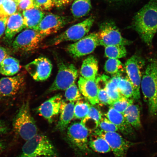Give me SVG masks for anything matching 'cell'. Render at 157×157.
Returning a JSON list of instances; mask_svg holds the SVG:
<instances>
[{"label": "cell", "mask_w": 157, "mask_h": 157, "mask_svg": "<svg viewBox=\"0 0 157 157\" xmlns=\"http://www.w3.org/2000/svg\"><path fill=\"white\" fill-rule=\"evenodd\" d=\"M100 129L105 132H116L119 130L115 124L109 121L106 117L102 118L98 125Z\"/></svg>", "instance_id": "obj_36"}, {"label": "cell", "mask_w": 157, "mask_h": 157, "mask_svg": "<svg viewBox=\"0 0 157 157\" xmlns=\"http://www.w3.org/2000/svg\"><path fill=\"white\" fill-rule=\"evenodd\" d=\"M107 2H119L124 1H126L128 0H105Z\"/></svg>", "instance_id": "obj_45"}, {"label": "cell", "mask_w": 157, "mask_h": 157, "mask_svg": "<svg viewBox=\"0 0 157 157\" xmlns=\"http://www.w3.org/2000/svg\"><path fill=\"white\" fill-rule=\"evenodd\" d=\"M44 38L38 31L27 29L20 33L13 41L12 46L16 52H29L36 50Z\"/></svg>", "instance_id": "obj_8"}, {"label": "cell", "mask_w": 157, "mask_h": 157, "mask_svg": "<svg viewBox=\"0 0 157 157\" xmlns=\"http://www.w3.org/2000/svg\"><path fill=\"white\" fill-rule=\"evenodd\" d=\"M118 88L121 95L128 99H134L135 90L132 84L128 78H120Z\"/></svg>", "instance_id": "obj_28"}, {"label": "cell", "mask_w": 157, "mask_h": 157, "mask_svg": "<svg viewBox=\"0 0 157 157\" xmlns=\"http://www.w3.org/2000/svg\"><path fill=\"white\" fill-rule=\"evenodd\" d=\"M98 63L97 59L90 56L82 63L80 73L82 77L86 79L95 80L98 75Z\"/></svg>", "instance_id": "obj_22"}, {"label": "cell", "mask_w": 157, "mask_h": 157, "mask_svg": "<svg viewBox=\"0 0 157 157\" xmlns=\"http://www.w3.org/2000/svg\"><path fill=\"white\" fill-rule=\"evenodd\" d=\"M95 21L91 16L77 24L72 25L51 41V44L56 45L67 41H77L83 38L89 32Z\"/></svg>", "instance_id": "obj_7"}, {"label": "cell", "mask_w": 157, "mask_h": 157, "mask_svg": "<svg viewBox=\"0 0 157 157\" xmlns=\"http://www.w3.org/2000/svg\"><path fill=\"white\" fill-rule=\"evenodd\" d=\"M102 115L99 109L91 105L90 107L89 113L88 115L84 119H82L81 123L84 124L86 123L93 122L97 127L100 121L102 118Z\"/></svg>", "instance_id": "obj_31"}, {"label": "cell", "mask_w": 157, "mask_h": 157, "mask_svg": "<svg viewBox=\"0 0 157 157\" xmlns=\"http://www.w3.org/2000/svg\"><path fill=\"white\" fill-rule=\"evenodd\" d=\"M98 98L99 103L102 105H110L113 102L108 95L105 88L98 89Z\"/></svg>", "instance_id": "obj_38"}, {"label": "cell", "mask_w": 157, "mask_h": 157, "mask_svg": "<svg viewBox=\"0 0 157 157\" xmlns=\"http://www.w3.org/2000/svg\"><path fill=\"white\" fill-rule=\"evenodd\" d=\"M22 15L25 28L35 30L45 16L43 11L36 7L23 11Z\"/></svg>", "instance_id": "obj_21"}, {"label": "cell", "mask_w": 157, "mask_h": 157, "mask_svg": "<svg viewBox=\"0 0 157 157\" xmlns=\"http://www.w3.org/2000/svg\"><path fill=\"white\" fill-rule=\"evenodd\" d=\"M75 105L74 102L67 103L62 100L60 108L59 119L56 127L57 130L63 131L67 128L74 117Z\"/></svg>", "instance_id": "obj_19"}, {"label": "cell", "mask_w": 157, "mask_h": 157, "mask_svg": "<svg viewBox=\"0 0 157 157\" xmlns=\"http://www.w3.org/2000/svg\"><path fill=\"white\" fill-rule=\"evenodd\" d=\"M133 103V99L123 97L117 101H113L110 107L121 113H123L129 105Z\"/></svg>", "instance_id": "obj_35"}, {"label": "cell", "mask_w": 157, "mask_h": 157, "mask_svg": "<svg viewBox=\"0 0 157 157\" xmlns=\"http://www.w3.org/2000/svg\"><path fill=\"white\" fill-rule=\"evenodd\" d=\"M35 7L41 10L48 11L55 6L54 0H34Z\"/></svg>", "instance_id": "obj_37"}, {"label": "cell", "mask_w": 157, "mask_h": 157, "mask_svg": "<svg viewBox=\"0 0 157 157\" xmlns=\"http://www.w3.org/2000/svg\"><path fill=\"white\" fill-rule=\"evenodd\" d=\"M25 70L35 81H44L50 77L52 66L49 59L40 56L25 65Z\"/></svg>", "instance_id": "obj_12"}, {"label": "cell", "mask_w": 157, "mask_h": 157, "mask_svg": "<svg viewBox=\"0 0 157 157\" xmlns=\"http://www.w3.org/2000/svg\"><path fill=\"white\" fill-rule=\"evenodd\" d=\"M67 17L49 13L45 16L36 29L44 38L56 34L68 24Z\"/></svg>", "instance_id": "obj_13"}, {"label": "cell", "mask_w": 157, "mask_h": 157, "mask_svg": "<svg viewBox=\"0 0 157 157\" xmlns=\"http://www.w3.org/2000/svg\"><path fill=\"white\" fill-rule=\"evenodd\" d=\"M141 88L149 113L157 114V59H151L147 64L143 75Z\"/></svg>", "instance_id": "obj_2"}, {"label": "cell", "mask_w": 157, "mask_h": 157, "mask_svg": "<svg viewBox=\"0 0 157 157\" xmlns=\"http://www.w3.org/2000/svg\"><path fill=\"white\" fill-rule=\"evenodd\" d=\"M25 28L23 15L17 12L10 16L8 19L5 32V38L10 40L16 35Z\"/></svg>", "instance_id": "obj_20"}, {"label": "cell", "mask_w": 157, "mask_h": 157, "mask_svg": "<svg viewBox=\"0 0 157 157\" xmlns=\"http://www.w3.org/2000/svg\"><path fill=\"white\" fill-rule=\"evenodd\" d=\"M62 101V96L58 94L41 104L37 111L49 123H52L55 117L60 113Z\"/></svg>", "instance_id": "obj_16"}, {"label": "cell", "mask_w": 157, "mask_h": 157, "mask_svg": "<svg viewBox=\"0 0 157 157\" xmlns=\"http://www.w3.org/2000/svg\"><path fill=\"white\" fill-rule=\"evenodd\" d=\"M9 131L8 127L4 121L0 120V135L6 134Z\"/></svg>", "instance_id": "obj_43"}, {"label": "cell", "mask_w": 157, "mask_h": 157, "mask_svg": "<svg viewBox=\"0 0 157 157\" xmlns=\"http://www.w3.org/2000/svg\"><path fill=\"white\" fill-rule=\"evenodd\" d=\"M67 136L74 146L82 151H88L89 130L81 123H72L68 128Z\"/></svg>", "instance_id": "obj_14"}, {"label": "cell", "mask_w": 157, "mask_h": 157, "mask_svg": "<svg viewBox=\"0 0 157 157\" xmlns=\"http://www.w3.org/2000/svg\"><path fill=\"white\" fill-rule=\"evenodd\" d=\"M123 67L122 63L118 59L109 58L106 62L104 68L107 73L117 75H121Z\"/></svg>", "instance_id": "obj_30"}, {"label": "cell", "mask_w": 157, "mask_h": 157, "mask_svg": "<svg viewBox=\"0 0 157 157\" xmlns=\"http://www.w3.org/2000/svg\"><path fill=\"white\" fill-rule=\"evenodd\" d=\"M6 148V144L3 141L0 140V155L5 150Z\"/></svg>", "instance_id": "obj_44"}, {"label": "cell", "mask_w": 157, "mask_h": 157, "mask_svg": "<svg viewBox=\"0 0 157 157\" xmlns=\"http://www.w3.org/2000/svg\"></svg>", "instance_id": "obj_48"}, {"label": "cell", "mask_w": 157, "mask_h": 157, "mask_svg": "<svg viewBox=\"0 0 157 157\" xmlns=\"http://www.w3.org/2000/svg\"><path fill=\"white\" fill-rule=\"evenodd\" d=\"M65 97L67 101L70 102H74L81 100V93L75 83L72 84L66 90Z\"/></svg>", "instance_id": "obj_34"}, {"label": "cell", "mask_w": 157, "mask_h": 157, "mask_svg": "<svg viewBox=\"0 0 157 157\" xmlns=\"http://www.w3.org/2000/svg\"><path fill=\"white\" fill-rule=\"evenodd\" d=\"M98 33H92L69 45L67 52L74 58H78L91 54L99 46Z\"/></svg>", "instance_id": "obj_11"}, {"label": "cell", "mask_w": 157, "mask_h": 157, "mask_svg": "<svg viewBox=\"0 0 157 157\" xmlns=\"http://www.w3.org/2000/svg\"><path fill=\"white\" fill-rule=\"evenodd\" d=\"M57 157V153L52 143L48 137L37 134L26 141L20 154L17 157Z\"/></svg>", "instance_id": "obj_3"}, {"label": "cell", "mask_w": 157, "mask_h": 157, "mask_svg": "<svg viewBox=\"0 0 157 157\" xmlns=\"http://www.w3.org/2000/svg\"><path fill=\"white\" fill-rule=\"evenodd\" d=\"M100 45L106 47L115 45L127 46L132 44L131 41L122 36L114 21H105L100 25L98 33Z\"/></svg>", "instance_id": "obj_6"}, {"label": "cell", "mask_w": 157, "mask_h": 157, "mask_svg": "<svg viewBox=\"0 0 157 157\" xmlns=\"http://www.w3.org/2000/svg\"><path fill=\"white\" fill-rule=\"evenodd\" d=\"M20 68L19 61L13 57L9 56L0 63V74L6 76H13L18 72Z\"/></svg>", "instance_id": "obj_23"}, {"label": "cell", "mask_w": 157, "mask_h": 157, "mask_svg": "<svg viewBox=\"0 0 157 157\" xmlns=\"http://www.w3.org/2000/svg\"><path fill=\"white\" fill-rule=\"evenodd\" d=\"M13 125L15 132L25 140L38 134V127L31 114L29 102L23 103L13 119Z\"/></svg>", "instance_id": "obj_4"}, {"label": "cell", "mask_w": 157, "mask_h": 157, "mask_svg": "<svg viewBox=\"0 0 157 157\" xmlns=\"http://www.w3.org/2000/svg\"><path fill=\"white\" fill-rule=\"evenodd\" d=\"M24 75L21 74L2 78L0 79V97H10L16 95L25 84Z\"/></svg>", "instance_id": "obj_15"}, {"label": "cell", "mask_w": 157, "mask_h": 157, "mask_svg": "<svg viewBox=\"0 0 157 157\" xmlns=\"http://www.w3.org/2000/svg\"><path fill=\"white\" fill-rule=\"evenodd\" d=\"M91 105L88 102L81 101V100L77 101L75 105L74 118L83 119L89 113Z\"/></svg>", "instance_id": "obj_32"}, {"label": "cell", "mask_w": 157, "mask_h": 157, "mask_svg": "<svg viewBox=\"0 0 157 157\" xmlns=\"http://www.w3.org/2000/svg\"><path fill=\"white\" fill-rule=\"evenodd\" d=\"M17 10L23 11L35 7L34 0H19L17 3Z\"/></svg>", "instance_id": "obj_39"}, {"label": "cell", "mask_w": 157, "mask_h": 157, "mask_svg": "<svg viewBox=\"0 0 157 157\" xmlns=\"http://www.w3.org/2000/svg\"><path fill=\"white\" fill-rule=\"evenodd\" d=\"M17 4L14 0H5L0 6V14L9 17L16 13Z\"/></svg>", "instance_id": "obj_33"}, {"label": "cell", "mask_w": 157, "mask_h": 157, "mask_svg": "<svg viewBox=\"0 0 157 157\" xmlns=\"http://www.w3.org/2000/svg\"><path fill=\"white\" fill-rule=\"evenodd\" d=\"M72 1L73 0H54L55 6L58 8L66 6Z\"/></svg>", "instance_id": "obj_41"}, {"label": "cell", "mask_w": 157, "mask_h": 157, "mask_svg": "<svg viewBox=\"0 0 157 157\" xmlns=\"http://www.w3.org/2000/svg\"><path fill=\"white\" fill-rule=\"evenodd\" d=\"M88 146L96 152L107 153L110 151L111 149L105 139L93 134L88 141Z\"/></svg>", "instance_id": "obj_26"}, {"label": "cell", "mask_w": 157, "mask_h": 157, "mask_svg": "<svg viewBox=\"0 0 157 157\" xmlns=\"http://www.w3.org/2000/svg\"><path fill=\"white\" fill-rule=\"evenodd\" d=\"M121 77V75H117L110 78L106 86V90L113 102L117 101L123 97L120 93L118 88V84Z\"/></svg>", "instance_id": "obj_27"}, {"label": "cell", "mask_w": 157, "mask_h": 157, "mask_svg": "<svg viewBox=\"0 0 157 157\" xmlns=\"http://www.w3.org/2000/svg\"><path fill=\"white\" fill-rule=\"evenodd\" d=\"M91 9V0H74L71 11L75 17L80 18L87 15Z\"/></svg>", "instance_id": "obj_25"}, {"label": "cell", "mask_w": 157, "mask_h": 157, "mask_svg": "<svg viewBox=\"0 0 157 157\" xmlns=\"http://www.w3.org/2000/svg\"><path fill=\"white\" fill-rule=\"evenodd\" d=\"M127 122L133 128L139 129L142 126L140 120V110L137 105H129L123 113Z\"/></svg>", "instance_id": "obj_24"}, {"label": "cell", "mask_w": 157, "mask_h": 157, "mask_svg": "<svg viewBox=\"0 0 157 157\" xmlns=\"http://www.w3.org/2000/svg\"><path fill=\"white\" fill-rule=\"evenodd\" d=\"M127 54L125 46L115 45L105 47V56L109 58L118 59L125 57Z\"/></svg>", "instance_id": "obj_29"}, {"label": "cell", "mask_w": 157, "mask_h": 157, "mask_svg": "<svg viewBox=\"0 0 157 157\" xmlns=\"http://www.w3.org/2000/svg\"><path fill=\"white\" fill-rule=\"evenodd\" d=\"M11 52L7 49L0 46V63L4 59L10 56Z\"/></svg>", "instance_id": "obj_42"}, {"label": "cell", "mask_w": 157, "mask_h": 157, "mask_svg": "<svg viewBox=\"0 0 157 157\" xmlns=\"http://www.w3.org/2000/svg\"><path fill=\"white\" fill-rule=\"evenodd\" d=\"M145 61L138 55H133L125 63L124 68L128 78L132 84L135 90L134 100L140 99V89L142 79V70Z\"/></svg>", "instance_id": "obj_10"}, {"label": "cell", "mask_w": 157, "mask_h": 157, "mask_svg": "<svg viewBox=\"0 0 157 157\" xmlns=\"http://www.w3.org/2000/svg\"><path fill=\"white\" fill-rule=\"evenodd\" d=\"M93 134L102 137L107 141L115 157H127L129 148L135 144L117 132H105L98 128Z\"/></svg>", "instance_id": "obj_9"}, {"label": "cell", "mask_w": 157, "mask_h": 157, "mask_svg": "<svg viewBox=\"0 0 157 157\" xmlns=\"http://www.w3.org/2000/svg\"><path fill=\"white\" fill-rule=\"evenodd\" d=\"M95 80L86 79L80 77L78 82L80 93L92 105L99 103L98 88Z\"/></svg>", "instance_id": "obj_18"}, {"label": "cell", "mask_w": 157, "mask_h": 157, "mask_svg": "<svg viewBox=\"0 0 157 157\" xmlns=\"http://www.w3.org/2000/svg\"><path fill=\"white\" fill-rule=\"evenodd\" d=\"M132 27L143 42L151 47L157 33V0H150L137 12Z\"/></svg>", "instance_id": "obj_1"}, {"label": "cell", "mask_w": 157, "mask_h": 157, "mask_svg": "<svg viewBox=\"0 0 157 157\" xmlns=\"http://www.w3.org/2000/svg\"><path fill=\"white\" fill-rule=\"evenodd\" d=\"M58 73L53 83L48 90V93L58 90H66L75 83L78 78V70L74 64L58 60Z\"/></svg>", "instance_id": "obj_5"}, {"label": "cell", "mask_w": 157, "mask_h": 157, "mask_svg": "<svg viewBox=\"0 0 157 157\" xmlns=\"http://www.w3.org/2000/svg\"><path fill=\"white\" fill-rule=\"evenodd\" d=\"M4 1L5 0H0V6L3 3Z\"/></svg>", "instance_id": "obj_46"}, {"label": "cell", "mask_w": 157, "mask_h": 157, "mask_svg": "<svg viewBox=\"0 0 157 157\" xmlns=\"http://www.w3.org/2000/svg\"><path fill=\"white\" fill-rule=\"evenodd\" d=\"M8 17L0 14V38L5 33Z\"/></svg>", "instance_id": "obj_40"}, {"label": "cell", "mask_w": 157, "mask_h": 157, "mask_svg": "<svg viewBox=\"0 0 157 157\" xmlns=\"http://www.w3.org/2000/svg\"><path fill=\"white\" fill-rule=\"evenodd\" d=\"M14 1H15L16 2H17H17H18V1H19V0H14Z\"/></svg>", "instance_id": "obj_47"}, {"label": "cell", "mask_w": 157, "mask_h": 157, "mask_svg": "<svg viewBox=\"0 0 157 157\" xmlns=\"http://www.w3.org/2000/svg\"><path fill=\"white\" fill-rule=\"evenodd\" d=\"M105 115L106 117L115 124L124 136L130 138L134 136V129L127 122L122 113L119 112L112 107H110Z\"/></svg>", "instance_id": "obj_17"}]
</instances>
